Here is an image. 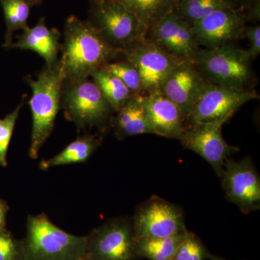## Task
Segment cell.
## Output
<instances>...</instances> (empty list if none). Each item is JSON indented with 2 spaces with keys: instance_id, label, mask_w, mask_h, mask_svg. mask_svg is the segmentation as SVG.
<instances>
[{
  "instance_id": "7a4b0ae2",
  "label": "cell",
  "mask_w": 260,
  "mask_h": 260,
  "mask_svg": "<svg viewBox=\"0 0 260 260\" xmlns=\"http://www.w3.org/2000/svg\"><path fill=\"white\" fill-rule=\"evenodd\" d=\"M25 82L32 90L29 101L32 117L31 140L29 156L37 158L39 151L54 128L57 113L61 107V90L64 77L59 62L52 67L46 65L32 79L25 77Z\"/></svg>"
},
{
  "instance_id": "484cf974",
  "label": "cell",
  "mask_w": 260,
  "mask_h": 260,
  "mask_svg": "<svg viewBox=\"0 0 260 260\" xmlns=\"http://www.w3.org/2000/svg\"><path fill=\"white\" fill-rule=\"evenodd\" d=\"M26 96L27 95L25 94L21 102L14 111L8 114L4 119H0V165L3 167H6L8 164L7 153H8V147L13 136L19 113L25 104V99Z\"/></svg>"
},
{
  "instance_id": "4fadbf2b",
  "label": "cell",
  "mask_w": 260,
  "mask_h": 260,
  "mask_svg": "<svg viewBox=\"0 0 260 260\" xmlns=\"http://www.w3.org/2000/svg\"><path fill=\"white\" fill-rule=\"evenodd\" d=\"M150 30V40L179 59H193L199 50L191 24L175 13L164 15Z\"/></svg>"
},
{
  "instance_id": "cb8c5ba5",
  "label": "cell",
  "mask_w": 260,
  "mask_h": 260,
  "mask_svg": "<svg viewBox=\"0 0 260 260\" xmlns=\"http://www.w3.org/2000/svg\"><path fill=\"white\" fill-rule=\"evenodd\" d=\"M102 69L119 78L133 94L143 95L145 93L139 73L134 65L126 59L110 61Z\"/></svg>"
},
{
  "instance_id": "1f68e13d",
  "label": "cell",
  "mask_w": 260,
  "mask_h": 260,
  "mask_svg": "<svg viewBox=\"0 0 260 260\" xmlns=\"http://www.w3.org/2000/svg\"><path fill=\"white\" fill-rule=\"evenodd\" d=\"M169 260H175L174 259V258H172V259H169Z\"/></svg>"
},
{
  "instance_id": "603a6c76",
  "label": "cell",
  "mask_w": 260,
  "mask_h": 260,
  "mask_svg": "<svg viewBox=\"0 0 260 260\" xmlns=\"http://www.w3.org/2000/svg\"><path fill=\"white\" fill-rule=\"evenodd\" d=\"M233 6V0H178L174 13L191 25L216 10Z\"/></svg>"
},
{
  "instance_id": "8992f818",
  "label": "cell",
  "mask_w": 260,
  "mask_h": 260,
  "mask_svg": "<svg viewBox=\"0 0 260 260\" xmlns=\"http://www.w3.org/2000/svg\"><path fill=\"white\" fill-rule=\"evenodd\" d=\"M90 78L65 79L63 83L61 107L66 117L79 128L102 125L113 110Z\"/></svg>"
},
{
  "instance_id": "f1b7e54d",
  "label": "cell",
  "mask_w": 260,
  "mask_h": 260,
  "mask_svg": "<svg viewBox=\"0 0 260 260\" xmlns=\"http://www.w3.org/2000/svg\"><path fill=\"white\" fill-rule=\"evenodd\" d=\"M7 213V206L5 203L0 200V229H3L5 223V215Z\"/></svg>"
},
{
  "instance_id": "9a60e30c",
  "label": "cell",
  "mask_w": 260,
  "mask_h": 260,
  "mask_svg": "<svg viewBox=\"0 0 260 260\" xmlns=\"http://www.w3.org/2000/svg\"><path fill=\"white\" fill-rule=\"evenodd\" d=\"M191 26L198 45L205 49L229 44L245 31L242 16L234 8L216 10Z\"/></svg>"
},
{
  "instance_id": "d6986e66",
  "label": "cell",
  "mask_w": 260,
  "mask_h": 260,
  "mask_svg": "<svg viewBox=\"0 0 260 260\" xmlns=\"http://www.w3.org/2000/svg\"><path fill=\"white\" fill-rule=\"evenodd\" d=\"M187 231L169 237L137 239V254L138 257L147 258L150 260L172 259L184 240Z\"/></svg>"
},
{
  "instance_id": "6da1fadb",
  "label": "cell",
  "mask_w": 260,
  "mask_h": 260,
  "mask_svg": "<svg viewBox=\"0 0 260 260\" xmlns=\"http://www.w3.org/2000/svg\"><path fill=\"white\" fill-rule=\"evenodd\" d=\"M59 64L65 79L89 78L121 55L111 46L88 20L70 15L64 24Z\"/></svg>"
},
{
  "instance_id": "4316f807",
  "label": "cell",
  "mask_w": 260,
  "mask_h": 260,
  "mask_svg": "<svg viewBox=\"0 0 260 260\" xmlns=\"http://www.w3.org/2000/svg\"><path fill=\"white\" fill-rule=\"evenodd\" d=\"M18 251L13 238L0 229V260H15Z\"/></svg>"
},
{
  "instance_id": "d4e9b609",
  "label": "cell",
  "mask_w": 260,
  "mask_h": 260,
  "mask_svg": "<svg viewBox=\"0 0 260 260\" xmlns=\"http://www.w3.org/2000/svg\"><path fill=\"white\" fill-rule=\"evenodd\" d=\"M210 256L199 238L187 231L173 258L175 260H205Z\"/></svg>"
},
{
  "instance_id": "f546056e",
  "label": "cell",
  "mask_w": 260,
  "mask_h": 260,
  "mask_svg": "<svg viewBox=\"0 0 260 260\" xmlns=\"http://www.w3.org/2000/svg\"><path fill=\"white\" fill-rule=\"evenodd\" d=\"M28 2L29 4L31 5V6H36V5H40L42 3L43 0H25Z\"/></svg>"
},
{
  "instance_id": "5bb4252c",
  "label": "cell",
  "mask_w": 260,
  "mask_h": 260,
  "mask_svg": "<svg viewBox=\"0 0 260 260\" xmlns=\"http://www.w3.org/2000/svg\"><path fill=\"white\" fill-rule=\"evenodd\" d=\"M206 84L193 59H184L168 75L160 91L182 111L186 120Z\"/></svg>"
},
{
  "instance_id": "8fae6325",
  "label": "cell",
  "mask_w": 260,
  "mask_h": 260,
  "mask_svg": "<svg viewBox=\"0 0 260 260\" xmlns=\"http://www.w3.org/2000/svg\"><path fill=\"white\" fill-rule=\"evenodd\" d=\"M220 179L229 202L244 214L260 208V178L250 157L242 160L228 158L224 162Z\"/></svg>"
},
{
  "instance_id": "2e32d148",
  "label": "cell",
  "mask_w": 260,
  "mask_h": 260,
  "mask_svg": "<svg viewBox=\"0 0 260 260\" xmlns=\"http://www.w3.org/2000/svg\"><path fill=\"white\" fill-rule=\"evenodd\" d=\"M143 105L151 134L180 139L186 116L174 103L158 90L144 95Z\"/></svg>"
},
{
  "instance_id": "836d02e7",
  "label": "cell",
  "mask_w": 260,
  "mask_h": 260,
  "mask_svg": "<svg viewBox=\"0 0 260 260\" xmlns=\"http://www.w3.org/2000/svg\"><path fill=\"white\" fill-rule=\"evenodd\" d=\"M87 260H89V259H87Z\"/></svg>"
},
{
  "instance_id": "277c9868",
  "label": "cell",
  "mask_w": 260,
  "mask_h": 260,
  "mask_svg": "<svg viewBox=\"0 0 260 260\" xmlns=\"http://www.w3.org/2000/svg\"><path fill=\"white\" fill-rule=\"evenodd\" d=\"M251 59L247 51L229 44L199 49L193 61L207 83L249 90L253 78Z\"/></svg>"
},
{
  "instance_id": "83f0119b",
  "label": "cell",
  "mask_w": 260,
  "mask_h": 260,
  "mask_svg": "<svg viewBox=\"0 0 260 260\" xmlns=\"http://www.w3.org/2000/svg\"><path fill=\"white\" fill-rule=\"evenodd\" d=\"M245 34L249 39V47L247 50L251 59L255 58L260 53V27L259 25L250 26L245 30Z\"/></svg>"
},
{
  "instance_id": "ba28073f",
  "label": "cell",
  "mask_w": 260,
  "mask_h": 260,
  "mask_svg": "<svg viewBox=\"0 0 260 260\" xmlns=\"http://www.w3.org/2000/svg\"><path fill=\"white\" fill-rule=\"evenodd\" d=\"M89 260H137V239L126 219L109 220L88 237Z\"/></svg>"
},
{
  "instance_id": "5b68a950",
  "label": "cell",
  "mask_w": 260,
  "mask_h": 260,
  "mask_svg": "<svg viewBox=\"0 0 260 260\" xmlns=\"http://www.w3.org/2000/svg\"><path fill=\"white\" fill-rule=\"evenodd\" d=\"M88 20L111 46L122 51L146 38L139 20L118 0H90Z\"/></svg>"
},
{
  "instance_id": "7c38bea8",
  "label": "cell",
  "mask_w": 260,
  "mask_h": 260,
  "mask_svg": "<svg viewBox=\"0 0 260 260\" xmlns=\"http://www.w3.org/2000/svg\"><path fill=\"white\" fill-rule=\"evenodd\" d=\"M225 121L196 123L185 127L180 139L186 149L198 154L213 168L220 178L224 162L233 153L239 151L237 147L228 144L222 135V126Z\"/></svg>"
},
{
  "instance_id": "9c48e42d",
  "label": "cell",
  "mask_w": 260,
  "mask_h": 260,
  "mask_svg": "<svg viewBox=\"0 0 260 260\" xmlns=\"http://www.w3.org/2000/svg\"><path fill=\"white\" fill-rule=\"evenodd\" d=\"M133 225L136 239L169 237L187 230L182 210L157 196L138 208Z\"/></svg>"
},
{
  "instance_id": "e0dca14e",
  "label": "cell",
  "mask_w": 260,
  "mask_h": 260,
  "mask_svg": "<svg viewBox=\"0 0 260 260\" xmlns=\"http://www.w3.org/2000/svg\"><path fill=\"white\" fill-rule=\"evenodd\" d=\"M61 32L56 28H49L45 18H41L37 25L28 27L17 37V42L13 43L8 49L30 50L44 58L47 66L52 67L59 62V53L61 44L59 40Z\"/></svg>"
},
{
  "instance_id": "4dcf8cb0",
  "label": "cell",
  "mask_w": 260,
  "mask_h": 260,
  "mask_svg": "<svg viewBox=\"0 0 260 260\" xmlns=\"http://www.w3.org/2000/svg\"><path fill=\"white\" fill-rule=\"evenodd\" d=\"M210 259L211 260H226L223 258L216 257V256H210Z\"/></svg>"
},
{
  "instance_id": "3957f363",
  "label": "cell",
  "mask_w": 260,
  "mask_h": 260,
  "mask_svg": "<svg viewBox=\"0 0 260 260\" xmlns=\"http://www.w3.org/2000/svg\"><path fill=\"white\" fill-rule=\"evenodd\" d=\"M87 248L88 237L65 232L44 214L29 217L24 260H87Z\"/></svg>"
},
{
  "instance_id": "d6a6232c",
  "label": "cell",
  "mask_w": 260,
  "mask_h": 260,
  "mask_svg": "<svg viewBox=\"0 0 260 260\" xmlns=\"http://www.w3.org/2000/svg\"><path fill=\"white\" fill-rule=\"evenodd\" d=\"M247 1H254V0H247Z\"/></svg>"
},
{
  "instance_id": "52a82bcc",
  "label": "cell",
  "mask_w": 260,
  "mask_h": 260,
  "mask_svg": "<svg viewBox=\"0 0 260 260\" xmlns=\"http://www.w3.org/2000/svg\"><path fill=\"white\" fill-rule=\"evenodd\" d=\"M259 99L254 90H241L207 83L186 118L191 124L224 121L231 117L246 103Z\"/></svg>"
},
{
  "instance_id": "ffe728a7",
  "label": "cell",
  "mask_w": 260,
  "mask_h": 260,
  "mask_svg": "<svg viewBox=\"0 0 260 260\" xmlns=\"http://www.w3.org/2000/svg\"><path fill=\"white\" fill-rule=\"evenodd\" d=\"M113 110L117 112L133 94L119 78L109 72L99 69L90 75Z\"/></svg>"
},
{
  "instance_id": "ac0fdd59",
  "label": "cell",
  "mask_w": 260,
  "mask_h": 260,
  "mask_svg": "<svg viewBox=\"0 0 260 260\" xmlns=\"http://www.w3.org/2000/svg\"><path fill=\"white\" fill-rule=\"evenodd\" d=\"M100 144L93 135H85L68 145L59 154L41 162L40 168L47 169L59 166L86 161Z\"/></svg>"
},
{
  "instance_id": "7402d4cb",
  "label": "cell",
  "mask_w": 260,
  "mask_h": 260,
  "mask_svg": "<svg viewBox=\"0 0 260 260\" xmlns=\"http://www.w3.org/2000/svg\"><path fill=\"white\" fill-rule=\"evenodd\" d=\"M139 20L142 26L148 30L157 21L170 12L167 8L172 0H118Z\"/></svg>"
},
{
  "instance_id": "30bf717a",
  "label": "cell",
  "mask_w": 260,
  "mask_h": 260,
  "mask_svg": "<svg viewBox=\"0 0 260 260\" xmlns=\"http://www.w3.org/2000/svg\"><path fill=\"white\" fill-rule=\"evenodd\" d=\"M121 55L138 70L147 94L160 90L169 73L181 60H184L147 39L124 49Z\"/></svg>"
},
{
  "instance_id": "44dd1931",
  "label": "cell",
  "mask_w": 260,
  "mask_h": 260,
  "mask_svg": "<svg viewBox=\"0 0 260 260\" xmlns=\"http://www.w3.org/2000/svg\"><path fill=\"white\" fill-rule=\"evenodd\" d=\"M0 5L3 8L6 24L3 47L8 49L13 44L14 32L28 28V20L32 6L25 0H0Z\"/></svg>"
}]
</instances>
